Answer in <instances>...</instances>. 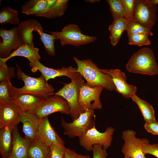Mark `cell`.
<instances>
[{
  "mask_svg": "<svg viewBox=\"0 0 158 158\" xmlns=\"http://www.w3.org/2000/svg\"><path fill=\"white\" fill-rule=\"evenodd\" d=\"M149 35L144 34L133 35L128 36V43L130 45H137L139 46L148 45L151 42Z\"/></svg>",
  "mask_w": 158,
  "mask_h": 158,
  "instance_id": "obj_33",
  "label": "cell"
},
{
  "mask_svg": "<svg viewBox=\"0 0 158 158\" xmlns=\"http://www.w3.org/2000/svg\"><path fill=\"white\" fill-rule=\"evenodd\" d=\"M147 2L150 5L157 6L158 4V0H146Z\"/></svg>",
  "mask_w": 158,
  "mask_h": 158,
  "instance_id": "obj_41",
  "label": "cell"
},
{
  "mask_svg": "<svg viewBox=\"0 0 158 158\" xmlns=\"http://www.w3.org/2000/svg\"><path fill=\"white\" fill-rule=\"evenodd\" d=\"M47 0H30L21 6V12L27 15H33L38 16L44 11L47 6Z\"/></svg>",
  "mask_w": 158,
  "mask_h": 158,
  "instance_id": "obj_26",
  "label": "cell"
},
{
  "mask_svg": "<svg viewBox=\"0 0 158 158\" xmlns=\"http://www.w3.org/2000/svg\"><path fill=\"white\" fill-rule=\"evenodd\" d=\"M93 158H107L108 153L107 151L104 150L102 146L96 144L93 146L92 151Z\"/></svg>",
  "mask_w": 158,
  "mask_h": 158,
  "instance_id": "obj_37",
  "label": "cell"
},
{
  "mask_svg": "<svg viewBox=\"0 0 158 158\" xmlns=\"http://www.w3.org/2000/svg\"><path fill=\"white\" fill-rule=\"evenodd\" d=\"M115 129L109 126L103 132H100L95 126L85 134L78 138L80 144L87 151H92L94 145H101L103 149L107 150L111 145Z\"/></svg>",
  "mask_w": 158,
  "mask_h": 158,
  "instance_id": "obj_6",
  "label": "cell"
},
{
  "mask_svg": "<svg viewBox=\"0 0 158 158\" xmlns=\"http://www.w3.org/2000/svg\"><path fill=\"white\" fill-rule=\"evenodd\" d=\"M107 1L109 5L114 20L126 18L124 10L121 0H107Z\"/></svg>",
  "mask_w": 158,
  "mask_h": 158,
  "instance_id": "obj_32",
  "label": "cell"
},
{
  "mask_svg": "<svg viewBox=\"0 0 158 158\" xmlns=\"http://www.w3.org/2000/svg\"><path fill=\"white\" fill-rule=\"evenodd\" d=\"M144 128L148 132L154 135H158V122L156 121L149 123L145 122Z\"/></svg>",
  "mask_w": 158,
  "mask_h": 158,
  "instance_id": "obj_39",
  "label": "cell"
},
{
  "mask_svg": "<svg viewBox=\"0 0 158 158\" xmlns=\"http://www.w3.org/2000/svg\"><path fill=\"white\" fill-rule=\"evenodd\" d=\"M48 32L59 40L62 46L66 45L80 46L93 42L97 39L96 36L83 34L79 26L74 24L67 25L61 31Z\"/></svg>",
  "mask_w": 158,
  "mask_h": 158,
  "instance_id": "obj_5",
  "label": "cell"
},
{
  "mask_svg": "<svg viewBox=\"0 0 158 158\" xmlns=\"http://www.w3.org/2000/svg\"><path fill=\"white\" fill-rule=\"evenodd\" d=\"M95 117L94 111L87 110L71 123L66 122L62 118L61 125L64 134L70 138L81 136L95 126Z\"/></svg>",
  "mask_w": 158,
  "mask_h": 158,
  "instance_id": "obj_4",
  "label": "cell"
},
{
  "mask_svg": "<svg viewBox=\"0 0 158 158\" xmlns=\"http://www.w3.org/2000/svg\"><path fill=\"white\" fill-rule=\"evenodd\" d=\"M142 150L145 154H151L158 158V143H149L144 146Z\"/></svg>",
  "mask_w": 158,
  "mask_h": 158,
  "instance_id": "obj_38",
  "label": "cell"
},
{
  "mask_svg": "<svg viewBox=\"0 0 158 158\" xmlns=\"http://www.w3.org/2000/svg\"><path fill=\"white\" fill-rule=\"evenodd\" d=\"M126 31L128 36L140 34H145L149 36L153 35L151 29L132 19L129 20Z\"/></svg>",
  "mask_w": 158,
  "mask_h": 158,
  "instance_id": "obj_31",
  "label": "cell"
},
{
  "mask_svg": "<svg viewBox=\"0 0 158 158\" xmlns=\"http://www.w3.org/2000/svg\"><path fill=\"white\" fill-rule=\"evenodd\" d=\"M37 137L49 147L53 145L65 147L64 142L51 126L48 116L41 119Z\"/></svg>",
  "mask_w": 158,
  "mask_h": 158,
  "instance_id": "obj_16",
  "label": "cell"
},
{
  "mask_svg": "<svg viewBox=\"0 0 158 158\" xmlns=\"http://www.w3.org/2000/svg\"><path fill=\"white\" fill-rule=\"evenodd\" d=\"M128 19L126 18L114 20L109 26V30L111 43L113 46H116L121 39L123 32L126 31Z\"/></svg>",
  "mask_w": 158,
  "mask_h": 158,
  "instance_id": "obj_23",
  "label": "cell"
},
{
  "mask_svg": "<svg viewBox=\"0 0 158 158\" xmlns=\"http://www.w3.org/2000/svg\"><path fill=\"white\" fill-rule=\"evenodd\" d=\"M30 141L23 138L17 127L13 131V142L11 151L8 158H28L27 150Z\"/></svg>",
  "mask_w": 158,
  "mask_h": 158,
  "instance_id": "obj_19",
  "label": "cell"
},
{
  "mask_svg": "<svg viewBox=\"0 0 158 158\" xmlns=\"http://www.w3.org/2000/svg\"><path fill=\"white\" fill-rule=\"evenodd\" d=\"M16 65L17 77L24 83L21 87H15L16 97L19 94L25 93L45 99L54 95V89L42 75L37 78L31 77L25 73L18 65Z\"/></svg>",
  "mask_w": 158,
  "mask_h": 158,
  "instance_id": "obj_2",
  "label": "cell"
},
{
  "mask_svg": "<svg viewBox=\"0 0 158 158\" xmlns=\"http://www.w3.org/2000/svg\"><path fill=\"white\" fill-rule=\"evenodd\" d=\"M104 88L101 86L91 87L85 83L80 90L78 104L82 113L86 110L101 109L102 104L100 99V95Z\"/></svg>",
  "mask_w": 158,
  "mask_h": 158,
  "instance_id": "obj_9",
  "label": "cell"
},
{
  "mask_svg": "<svg viewBox=\"0 0 158 158\" xmlns=\"http://www.w3.org/2000/svg\"><path fill=\"white\" fill-rule=\"evenodd\" d=\"M65 158H90V156L76 153L73 150L65 148Z\"/></svg>",
  "mask_w": 158,
  "mask_h": 158,
  "instance_id": "obj_40",
  "label": "cell"
},
{
  "mask_svg": "<svg viewBox=\"0 0 158 158\" xmlns=\"http://www.w3.org/2000/svg\"><path fill=\"white\" fill-rule=\"evenodd\" d=\"M15 88L11 81L0 82V104L12 101L16 97Z\"/></svg>",
  "mask_w": 158,
  "mask_h": 158,
  "instance_id": "obj_29",
  "label": "cell"
},
{
  "mask_svg": "<svg viewBox=\"0 0 158 158\" xmlns=\"http://www.w3.org/2000/svg\"><path fill=\"white\" fill-rule=\"evenodd\" d=\"M85 83L82 76L71 80L68 83H64L63 86L54 95L60 96L67 102L70 108V115L73 121L78 118L82 113L78 100L80 88Z\"/></svg>",
  "mask_w": 158,
  "mask_h": 158,
  "instance_id": "obj_7",
  "label": "cell"
},
{
  "mask_svg": "<svg viewBox=\"0 0 158 158\" xmlns=\"http://www.w3.org/2000/svg\"><path fill=\"white\" fill-rule=\"evenodd\" d=\"M49 147L38 138L30 141L27 150L28 158H47Z\"/></svg>",
  "mask_w": 158,
  "mask_h": 158,
  "instance_id": "obj_24",
  "label": "cell"
},
{
  "mask_svg": "<svg viewBox=\"0 0 158 158\" xmlns=\"http://www.w3.org/2000/svg\"><path fill=\"white\" fill-rule=\"evenodd\" d=\"M40 120L34 113H22L20 122L24 138L31 141L37 137Z\"/></svg>",
  "mask_w": 158,
  "mask_h": 158,
  "instance_id": "obj_18",
  "label": "cell"
},
{
  "mask_svg": "<svg viewBox=\"0 0 158 158\" xmlns=\"http://www.w3.org/2000/svg\"><path fill=\"white\" fill-rule=\"evenodd\" d=\"M101 70L104 73L111 76L116 87V91L123 97L130 98L135 94L137 91V87L127 83V78L124 73L117 69Z\"/></svg>",
  "mask_w": 158,
  "mask_h": 158,
  "instance_id": "obj_14",
  "label": "cell"
},
{
  "mask_svg": "<svg viewBox=\"0 0 158 158\" xmlns=\"http://www.w3.org/2000/svg\"><path fill=\"white\" fill-rule=\"evenodd\" d=\"M0 36L2 39L0 43L1 59L7 58L11 53L12 50L15 51L26 44L18 26L8 30L1 28Z\"/></svg>",
  "mask_w": 158,
  "mask_h": 158,
  "instance_id": "obj_10",
  "label": "cell"
},
{
  "mask_svg": "<svg viewBox=\"0 0 158 158\" xmlns=\"http://www.w3.org/2000/svg\"><path fill=\"white\" fill-rule=\"evenodd\" d=\"M129 72L151 76L158 74V65L152 50L148 47L139 49L131 56L126 65Z\"/></svg>",
  "mask_w": 158,
  "mask_h": 158,
  "instance_id": "obj_3",
  "label": "cell"
},
{
  "mask_svg": "<svg viewBox=\"0 0 158 158\" xmlns=\"http://www.w3.org/2000/svg\"><path fill=\"white\" fill-rule=\"evenodd\" d=\"M136 0H121L124 10L125 18L132 19Z\"/></svg>",
  "mask_w": 158,
  "mask_h": 158,
  "instance_id": "obj_36",
  "label": "cell"
},
{
  "mask_svg": "<svg viewBox=\"0 0 158 158\" xmlns=\"http://www.w3.org/2000/svg\"><path fill=\"white\" fill-rule=\"evenodd\" d=\"M15 68L8 66L6 63L0 61V81H11L16 76Z\"/></svg>",
  "mask_w": 158,
  "mask_h": 158,
  "instance_id": "obj_34",
  "label": "cell"
},
{
  "mask_svg": "<svg viewBox=\"0 0 158 158\" xmlns=\"http://www.w3.org/2000/svg\"><path fill=\"white\" fill-rule=\"evenodd\" d=\"M73 59L77 65V71L86 80L87 85L101 86L107 90L116 91L111 76L103 72L91 59L80 60L75 57Z\"/></svg>",
  "mask_w": 158,
  "mask_h": 158,
  "instance_id": "obj_1",
  "label": "cell"
},
{
  "mask_svg": "<svg viewBox=\"0 0 158 158\" xmlns=\"http://www.w3.org/2000/svg\"><path fill=\"white\" fill-rule=\"evenodd\" d=\"M20 22L18 11L8 6L3 8L0 11V24L9 23L18 25Z\"/></svg>",
  "mask_w": 158,
  "mask_h": 158,
  "instance_id": "obj_28",
  "label": "cell"
},
{
  "mask_svg": "<svg viewBox=\"0 0 158 158\" xmlns=\"http://www.w3.org/2000/svg\"><path fill=\"white\" fill-rule=\"evenodd\" d=\"M65 147L53 145L49 147V152L47 158H65Z\"/></svg>",
  "mask_w": 158,
  "mask_h": 158,
  "instance_id": "obj_35",
  "label": "cell"
},
{
  "mask_svg": "<svg viewBox=\"0 0 158 158\" xmlns=\"http://www.w3.org/2000/svg\"><path fill=\"white\" fill-rule=\"evenodd\" d=\"M157 6L148 4L146 0H136L132 20L151 30L157 20Z\"/></svg>",
  "mask_w": 158,
  "mask_h": 158,
  "instance_id": "obj_11",
  "label": "cell"
},
{
  "mask_svg": "<svg viewBox=\"0 0 158 158\" xmlns=\"http://www.w3.org/2000/svg\"><path fill=\"white\" fill-rule=\"evenodd\" d=\"M123 158H131L128 157H124Z\"/></svg>",
  "mask_w": 158,
  "mask_h": 158,
  "instance_id": "obj_43",
  "label": "cell"
},
{
  "mask_svg": "<svg viewBox=\"0 0 158 158\" xmlns=\"http://www.w3.org/2000/svg\"><path fill=\"white\" fill-rule=\"evenodd\" d=\"M121 137L123 143L121 151L124 157L131 158H147L142 148L150 143L147 139L137 137L136 131L129 129L123 130Z\"/></svg>",
  "mask_w": 158,
  "mask_h": 158,
  "instance_id": "obj_8",
  "label": "cell"
},
{
  "mask_svg": "<svg viewBox=\"0 0 158 158\" xmlns=\"http://www.w3.org/2000/svg\"><path fill=\"white\" fill-rule=\"evenodd\" d=\"M16 56L25 57L28 59L29 63L39 61L41 58L38 48L25 44L14 51L7 58L5 59L0 58V61L6 63L10 59Z\"/></svg>",
  "mask_w": 158,
  "mask_h": 158,
  "instance_id": "obj_20",
  "label": "cell"
},
{
  "mask_svg": "<svg viewBox=\"0 0 158 158\" xmlns=\"http://www.w3.org/2000/svg\"><path fill=\"white\" fill-rule=\"evenodd\" d=\"M18 27L26 44L32 46H34L32 32L38 30H43L40 23L35 19L24 20L20 22Z\"/></svg>",
  "mask_w": 158,
  "mask_h": 158,
  "instance_id": "obj_21",
  "label": "cell"
},
{
  "mask_svg": "<svg viewBox=\"0 0 158 158\" xmlns=\"http://www.w3.org/2000/svg\"><path fill=\"white\" fill-rule=\"evenodd\" d=\"M131 98L139 108L145 122L156 121L155 111L151 104L139 97L135 94L133 95Z\"/></svg>",
  "mask_w": 158,
  "mask_h": 158,
  "instance_id": "obj_27",
  "label": "cell"
},
{
  "mask_svg": "<svg viewBox=\"0 0 158 158\" xmlns=\"http://www.w3.org/2000/svg\"><path fill=\"white\" fill-rule=\"evenodd\" d=\"M45 99L32 95L23 93L13 99V102L22 113H35L40 107Z\"/></svg>",
  "mask_w": 158,
  "mask_h": 158,
  "instance_id": "obj_17",
  "label": "cell"
},
{
  "mask_svg": "<svg viewBox=\"0 0 158 158\" xmlns=\"http://www.w3.org/2000/svg\"><path fill=\"white\" fill-rule=\"evenodd\" d=\"M85 1L87 2H89L92 3H94L96 2L99 1L100 0H85Z\"/></svg>",
  "mask_w": 158,
  "mask_h": 158,
  "instance_id": "obj_42",
  "label": "cell"
},
{
  "mask_svg": "<svg viewBox=\"0 0 158 158\" xmlns=\"http://www.w3.org/2000/svg\"><path fill=\"white\" fill-rule=\"evenodd\" d=\"M29 65L33 72L39 71L47 81L50 79L65 76L70 78L71 80L81 76L77 71V68L71 66L63 67L60 69H53L45 66L39 61L29 63Z\"/></svg>",
  "mask_w": 158,
  "mask_h": 158,
  "instance_id": "obj_13",
  "label": "cell"
},
{
  "mask_svg": "<svg viewBox=\"0 0 158 158\" xmlns=\"http://www.w3.org/2000/svg\"><path fill=\"white\" fill-rule=\"evenodd\" d=\"M22 112L12 101L0 104V128L17 126L21 121Z\"/></svg>",
  "mask_w": 158,
  "mask_h": 158,
  "instance_id": "obj_15",
  "label": "cell"
},
{
  "mask_svg": "<svg viewBox=\"0 0 158 158\" xmlns=\"http://www.w3.org/2000/svg\"><path fill=\"white\" fill-rule=\"evenodd\" d=\"M15 126H6L0 128V153L2 158H8L10 154L12 144L13 131Z\"/></svg>",
  "mask_w": 158,
  "mask_h": 158,
  "instance_id": "obj_22",
  "label": "cell"
},
{
  "mask_svg": "<svg viewBox=\"0 0 158 158\" xmlns=\"http://www.w3.org/2000/svg\"><path fill=\"white\" fill-rule=\"evenodd\" d=\"M68 0H56L55 3L38 16L48 19L60 17L65 13L68 6Z\"/></svg>",
  "mask_w": 158,
  "mask_h": 158,
  "instance_id": "obj_25",
  "label": "cell"
},
{
  "mask_svg": "<svg viewBox=\"0 0 158 158\" xmlns=\"http://www.w3.org/2000/svg\"><path fill=\"white\" fill-rule=\"evenodd\" d=\"M43 31V30H37V32L47 54L50 56H54L55 55L54 42L57 39L53 35L46 33Z\"/></svg>",
  "mask_w": 158,
  "mask_h": 158,
  "instance_id": "obj_30",
  "label": "cell"
},
{
  "mask_svg": "<svg viewBox=\"0 0 158 158\" xmlns=\"http://www.w3.org/2000/svg\"><path fill=\"white\" fill-rule=\"evenodd\" d=\"M53 95L45 98L34 113L40 119L57 112L70 114V108L66 100L60 96Z\"/></svg>",
  "mask_w": 158,
  "mask_h": 158,
  "instance_id": "obj_12",
  "label": "cell"
}]
</instances>
